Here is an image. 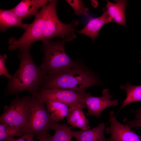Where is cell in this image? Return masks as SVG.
I'll return each mask as SVG.
<instances>
[{"instance_id": "25", "label": "cell", "mask_w": 141, "mask_h": 141, "mask_svg": "<svg viewBox=\"0 0 141 141\" xmlns=\"http://www.w3.org/2000/svg\"><path fill=\"white\" fill-rule=\"evenodd\" d=\"M131 112L135 114V119H141V108L136 110H131Z\"/></svg>"}, {"instance_id": "6", "label": "cell", "mask_w": 141, "mask_h": 141, "mask_svg": "<svg viewBox=\"0 0 141 141\" xmlns=\"http://www.w3.org/2000/svg\"><path fill=\"white\" fill-rule=\"evenodd\" d=\"M45 5L42 7L36 15L33 21L30 24L19 39L16 40L13 37L9 39L8 50H13L17 49H30L32 43L37 41L41 40L43 33Z\"/></svg>"}, {"instance_id": "2", "label": "cell", "mask_w": 141, "mask_h": 141, "mask_svg": "<svg viewBox=\"0 0 141 141\" xmlns=\"http://www.w3.org/2000/svg\"><path fill=\"white\" fill-rule=\"evenodd\" d=\"M99 84L97 79L91 72L76 64L62 72L45 76L38 92L57 88L85 93L87 88Z\"/></svg>"}, {"instance_id": "12", "label": "cell", "mask_w": 141, "mask_h": 141, "mask_svg": "<svg viewBox=\"0 0 141 141\" xmlns=\"http://www.w3.org/2000/svg\"><path fill=\"white\" fill-rule=\"evenodd\" d=\"M51 0H23L11 9L22 20L36 15L41 7L46 5Z\"/></svg>"}, {"instance_id": "4", "label": "cell", "mask_w": 141, "mask_h": 141, "mask_svg": "<svg viewBox=\"0 0 141 141\" xmlns=\"http://www.w3.org/2000/svg\"><path fill=\"white\" fill-rule=\"evenodd\" d=\"M45 103L34 96H31L27 111L28 133L36 137V139L48 138L54 121L45 105Z\"/></svg>"}, {"instance_id": "11", "label": "cell", "mask_w": 141, "mask_h": 141, "mask_svg": "<svg viewBox=\"0 0 141 141\" xmlns=\"http://www.w3.org/2000/svg\"><path fill=\"white\" fill-rule=\"evenodd\" d=\"M103 10V13L101 16L90 18L83 28L76 32L89 36L94 41L98 35L102 27L107 23L113 22L108 12L104 8Z\"/></svg>"}, {"instance_id": "14", "label": "cell", "mask_w": 141, "mask_h": 141, "mask_svg": "<svg viewBox=\"0 0 141 141\" xmlns=\"http://www.w3.org/2000/svg\"><path fill=\"white\" fill-rule=\"evenodd\" d=\"M105 127V124L102 122L92 129L73 131V137L77 141H107L104 135Z\"/></svg>"}, {"instance_id": "23", "label": "cell", "mask_w": 141, "mask_h": 141, "mask_svg": "<svg viewBox=\"0 0 141 141\" xmlns=\"http://www.w3.org/2000/svg\"><path fill=\"white\" fill-rule=\"evenodd\" d=\"M34 136L32 134H26L20 138L14 139L13 138H9L6 139L5 141H36L33 139Z\"/></svg>"}, {"instance_id": "24", "label": "cell", "mask_w": 141, "mask_h": 141, "mask_svg": "<svg viewBox=\"0 0 141 141\" xmlns=\"http://www.w3.org/2000/svg\"><path fill=\"white\" fill-rule=\"evenodd\" d=\"M124 122L131 128L141 127V119H135L130 121L127 118H125Z\"/></svg>"}, {"instance_id": "15", "label": "cell", "mask_w": 141, "mask_h": 141, "mask_svg": "<svg viewBox=\"0 0 141 141\" xmlns=\"http://www.w3.org/2000/svg\"><path fill=\"white\" fill-rule=\"evenodd\" d=\"M22 20L11 9L0 10V28L3 31L14 27H19L26 30L30 24H24Z\"/></svg>"}, {"instance_id": "8", "label": "cell", "mask_w": 141, "mask_h": 141, "mask_svg": "<svg viewBox=\"0 0 141 141\" xmlns=\"http://www.w3.org/2000/svg\"><path fill=\"white\" fill-rule=\"evenodd\" d=\"M87 93H81L73 91L56 88L42 90L33 96L45 103L49 100H54L63 103L72 108L80 104H84L83 99Z\"/></svg>"}, {"instance_id": "20", "label": "cell", "mask_w": 141, "mask_h": 141, "mask_svg": "<svg viewBox=\"0 0 141 141\" xmlns=\"http://www.w3.org/2000/svg\"><path fill=\"white\" fill-rule=\"evenodd\" d=\"M28 133V132L25 129L9 124H0V141H5L9 138L22 136Z\"/></svg>"}, {"instance_id": "5", "label": "cell", "mask_w": 141, "mask_h": 141, "mask_svg": "<svg viewBox=\"0 0 141 141\" xmlns=\"http://www.w3.org/2000/svg\"><path fill=\"white\" fill-rule=\"evenodd\" d=\"M57 2L56 0H51L45 5L43 33L41 40L42 42L50 40L56 37L67 39L68 41L75 38L74 29L78 25L79 22L73 20L67 24L60 21L56 11Z\"/></svg>"}, {"instance_id": "16", "label": "cell", "mask_w": 141, "mask_h": 141, "mask_svg": "<svg viewBox=\"0 0 141 141\" xmlns=\"http://www.w3.org/2000/svg\"><path fill=\"white\" fill-rule=\"evenodd\" d=\"M86 107L84 104L72 108L71 111L67 117V122L73 128H79L81 130L89 129V120L85 117L83 109Z\"/></svg>"}, {"instance_id": "9", "label": "cell", "mask_w": 141, "mask_h": 141, "mask_svg": "<svg viewBox=\"0 0 141 141\" xmlns=\"http://www.w3.org/2000/svg\"><path fill=\"white\" fill-rule=\"evenodd\" d=\"M102 93V96L97 97L92 96L89 93H87L83 101L87 108V115L99 117L102 112L107 108L119 104L118 100H111L113 96L110 95L109 89H104Z\"/></svg>"}, {"instance_id": "13", "label": "cell", "mask_w": 141, "mask_h": 141, "mask_svg": "<svg viewBox=\"0 0 141 141\" xmlns=\"http://www.w3.org/2000/svg\"><path fill=\"white\" fill-rule=\"evenodd\" d=\"M107 3L104 9L108 12L113 22L123 26L126 25L125 11L127 1L125 0L114 1L113 3L107 0Z\"/></svg>"}, {"instance_id": "7", "label": "cell", "mask_w": 141, "mask_h": 141, "mask_svg": "<svg viewBox=\"0 0 141 141\" xmlns=\"http://www.w3.org/2000/svg\"><path fill=\"white\" fill-rule=\"evenodd\" d=\"M31 96L16 97L5 106L0 117V123L25 129L28 131L27 111Z\"/></svg>"}, {"instance_id": "21", "label": "cell", "mask_w": 141, "mask_h": 141, "mask_svg": "<svg viewBox=\"0 0 141 141\" xmlns=\"http://www.w3.org/2000/svg\"><path fill=\"white\" fill-rule=\"evenodd\" d=\"M66 1L73 9L76 15L88 16L89 9L85 7L81 0H67Z\"/></svg>"}, {"instance_id": "17", "label": "cell", "mask_w": 141, "mask_h": 141, "mask_svg": "<svg viewBox=\"0 0 141 141\" xmlns=\"http://www.w3.org/2000/svg\"><path fill=\"white\" fill-rule=\"evenodd\" d=\"M46 107L53 120L56 122L68 117L72 110L66 104L60 102L50 100L45 102Z\"/></svg>"}, {"instance_id": "19", "label": "cell", "mask_w": 141, "mask_h": 141, "mask_svg": "<svg viewBox=\"0 0 141 141\" xmlns=\"http://www.w3.org/2000/svg\"><path fill=\"white\" fill-rule=\"evenodd\" d=\"M52 130L55 131L54 135L49 137L52 141H72V138L73 137V131L72 128L66 124H59L56 122Z\"/></svg>"}, {"instance_id": "10", "label": "cell", "mask_w": 141, "mask_h": 141, "mask_svg": "<svg viewBox=\"0 0 141 141\" xmlns=\"http://www.w3.org/2000/svg\"><path fill=\"white\" fill-rule=\"evenodd\" d=\"M110 124L106 129V132L111 137L107 138V141H141V137L136 133L127 125L119 122L114 116V113H109Z\"/></svg>"}, {"instance_id": "22", "label": "cell", "mask_w": 141, "mask_h": 141, "mask_svg": "<svg viewBox=\"0 0 141 141\" xmlns=\"http://www.w3.org/2000/svg\"><path fill=\"white\" fill-rule=\"evenodd\" d=\"M7 57V56L5 54L0 56V76L4 75L9 79L13 76L9 73L5 66V62Z\"/></svg>"}, {"instance_id": "27", "label": "cell", "mask_w": 141, "mask_h": 141, "mask_svg": "<svg viewBox=\"0 0 141 141\" xmlns=\"http://www.w3.org/2000/svg\"><path fill=\"white\" fill-rule=\"evenodd\" d=\"M140 54H141V52L140 53ZM139 62L141 64V60H140V61H139Z\"/></svg>"}, {"instance_id": "26", "label": "cell", "mask_w": 141, "mask_h": 141, "mask_svg": "<svg viewBox=\"0 0 141 141\" xmlns=\"http://www.w3.org/2000/svg\"><path fill=\"white\" fill-rule=\"evenodd\" d=\"M50 137L48 138H40V139H38V141H52L49 138Z\"/></svg>"}, {"instance_id": "3", "label": "cell", "mask_w": 141, "mask_h": 141, "mask_svg": "<svg viewBox=\"0 0 141 141\" xmlns=\"http://www.w3.org/2000/svg\"><path fill=\"white\" fill-rule=\"evenodd\" d=\"M67 39L42 42L44 56L40 67L44 76L50 75L69 69L77 64L66 54L64 48Z\"/></svg>"}, {"instance_id": "1", "label": "cell", "mask_w": 141, "mask_h": 141, "mask_svg": "<svg viewBox=\"0 0 141 141\" xmlns=\"http://www.w3.org/2000/svg\"><path fill=\"white\" fill-rule=\"evenodd\" d=\"M29 49L19 50L20 65L12 78L9 80L6 90L7 95L27 91L34 95L43 83L45 76L40 66L34 62Z\"/></svg>"}, {"instance_id": "18", "label": "cell", "mask_w": 141, "mask_h": 141, "mask_svg": "<svg viewBox=\"0 0 141 141\" xmlns=\"http://www.w3.org/2000/svg\"><path fill=\"white\" fill-rule=\"evenodd\" d=\"M121 89L126 92V97L122 102L119 110L128 104L135 102L141 101V85H134L127 83L125 85H121Z\"/></svg>"}]
</instances>
